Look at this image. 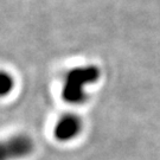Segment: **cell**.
Instances as JSON below:
<instances>
[{
  "instance_id": "4",
  "label": "cell",
  "mask_w": 160,
  "mask_h": 160,
  "mask_svg": "<svg viewBox=\"0 0 160 160\" xmlns=\"http://www.w3.org/2000/svg\"><path fill=\"white\" fill-rule=\"evenodd\" d=\"M16 86V80L13 75L6 70H0V97L10 95Z\"/></svg>"
},
{
  "instance_id": "1",
  "label": "cell",
  "mask_w": 160,
  "mask_h": 160,
  "mask_svg": "<svg viewBox=\"0 0 160 160\" xmlns=\"http://www.w3.org/2000/svg\"><path fill=\"white\" fill-rule=\"evenodd\" d=\"M100 77L96 67H80L65 74L62 87V98L69 104H81L87 100L86 87L95 83Z\"/></svg>"
},
{
  "instance_id": "3",
  "label": "cell",
  "mask_w": 160,
  "mask_h": 160,
  "mask_svg": "<svg viewBox=\"0 0 160 160\" xmlns=\"http://www.w3.org/2000/svg\"><path fill=\"white\" fill-rule=\"evenodd\" d=\"M82 129H83V122L80 116L72 113H67L61 115L56 120L52 134L57 141L68 142L78 137Z\"/></svg>"
},
{
  "instance_id": "2",
  "label": "cell",
  "mask_w": 160,
  "mask_h": 160,
  "mask_svg": "<svg viewBox=\"0 0 160 160\" xmlns=\"http://www.w3.org/2000/svg\"><path fill=\"white\" fill-rule=\"evenodd\" d=\"M34 149V140L25 133L0 139V160L25 159L33 153Z\"/></svg>"
}]
</instances>
